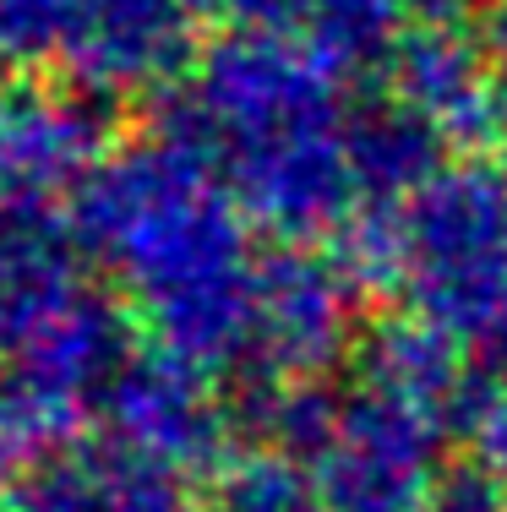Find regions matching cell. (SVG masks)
I'll return each instance as SVG.
<instances>
[]
</instances>
